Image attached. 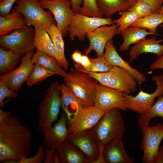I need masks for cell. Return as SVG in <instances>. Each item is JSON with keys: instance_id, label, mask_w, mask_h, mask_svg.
Returning a JSON list of instances; mask_svg holds the SVG:
<instances>
[{"instance_id": "cell-1", "label": "cell", "mask_w": 163, "mask_h": 163, "mask_svg": "<svg viewBox=\"0 0 163 163\" xmlns=\"http://www.w3.org/2000/svg\"><path fill=\"white\" fill-rule=\"evenodd\" d=\"M32 140L31 128L10 116L0 125V162L18 163L22 157H27Z\"/></svg>"}, {"instance_id": "cell-2", "label": "cell", "mask_w": 163, "mask_h": 163, "mask_svg": "<svg viewBox=\"0 0 163 163\" xmlns=\"http://www.w3.org/2000/svg\"><path fill=\"white\" fill-rule=\"evenodd\" d=\"M120 110L115 108L106 112L91 129L98 146L104 147L111 140L123 137L125 126Z\"/></svg>"}, {"instance_id": "cell-3", "label": "cell", "mask_w": 163, "mask_h": 163, "mask_svg": "<svg viewBox=\"0 0 163 163\" xmlns=\"http://www.w3.org/2000/svg\"><path fill=\"white\" fill-rule=\"evenodd\" d=\"M63 79L64 84L70 88L84 107L94 105L95 88L98 83L96 80L73 68Z\"/></svg>"}, {"instance_id": "cell-4", "label": "cell", "mask_w": 163, "mask_h": 163, "mask_svg": "<svg viewBox=\"0 0 163 163\" xmlns=\"http://www.w3.org/2000/svg\"><path fill=\"white\" fill-rule=\"evenodd\" d=\"M60 85L56 81L50 83L41 102L38 111V129L43 133L57 119L61 104Z\"/></svg>"}, {"instance_id": "cell-5", "label": "cell", "mask_w": 163, "mask_h": 163, "mask_svg": "<svg viewBox=\"0 0 163 163\" xmlns=\"http://www.w3.org/2000/svg\"><path fill=\"white\" fill-rule=\"evenodd\" d=\"M85 73L99 83L130 94L136 89L137 82L129 72L119 67L113 66L109 71L104 72H87Z\"/></svg>"}, {"instance_id": "cell-6", "label": "cell", "mask_w": 163, "mask_h": 163, "mask_svg": "<svg viewBox=\"0 0 163 163\" xmlns=\"http://www.w3.org/2000/svg\"><path fill=\"white\" fill-rule=\"evenodd\" d=\"M39 0H18L16 2L17 5L13 8L12 11H17L21 13L29 26L46 29L52 24L56 25L52 13L49 10L45 11Z\"/></svg>"}, {"instance_id": "cell-7", "label": "cell", "mask_w": 163, "mask_h": 163, "mask_svg": "<svg viewBox=\"0 0 163 163\" xmlns=\"http://www.w3.org/2000/svg\"><path fill=\"white\" fill-rule=\"evenodd\" d=\"M112 17L100 18L89 17L78 12L75 13L69 25L68 34L70 40H75V37L83 41L87 34L104 25L114 24Z\"/></svg>"}, {"instance_id": "cell-8", "label": "cell", "mask_w": 163, "mask_h": 163, "mask_svg": "<svg viewBox=\"0 0 163 163\" xmlns=\"http://www.w3.org/2000/svg\"><path fill=\"white\" fill-rule=\"evenodd\" d=\"M34 28L29 26L0 36V44L5 48L22 55L34 50Z\"/></svg>"}, {"instance_id": "cell-9", "label": "cell", "mask_w": 163, "mask_h": 163, "mask_svg": "<svg viewBox=\"0 0 163 163\" xmlns=\"http://www.w3.org/2000/svg\"><path fill=\"white\" fill-rule=\"evenodd\" d=\"M94 106L106 112L115 108L127 109L123 92L99 83L96 87Z\"/></svg>"}, {"instance_id": "cell-10", "label": "cell", "mask_w": 163, "mask_h": 163, "mask_svg": "<svg viewBox=\"0 0 163 163\" xmlns=\"http://www.w3.org/2000/svg\"><path fill=\"white\" fill-rule=\"evenodd\" d=\"M43 9H47L53 14L56 26L63 38L68 34L69 25L75 12L70 0H40Z\"/></svg>"}, {"instance_id": "cell-11", "label": "cell", "mask_w": 163, "mask_h": 163, "mask_svg": "<svg viewBox=\"0 0 163 163\" xmlns=\"http://www.w3.org/2000/svg\"><path fill=\"white\" fill-rule=\"evenodd\" d=\"M152 79L156 83V88L152 93L140 91L135 96L124 93L127 109L142 115L146 113L155 103V99L163 94V79L154 76Z\"/></svg>"}, {"instance_id": "cell-12", "label": "cell", "mask_w": 163, "mask_h": 163, "mask_svg": "<svg viewBox=\"0 0 163 163\" xmlns=\"http://www.w3.org/2000/svg\"><path fill=\"white\" fill-rule=\"evenodd\" d=\"M142 137L141 148L143 154L142 162L143 163H153L160 144L163 139V124L149 126L141 130Z\"/></svg>"}, {"instance_id": "cell-13", "label": "cell", "mask_w": 163, "mask_h": 163, "mask_svg": "<svg viewBox=\"0 0 163 163\" xmlns=\"http://www.w3.org/2000/svg\"><path fill=\"white\" fill-rule=\"evenodd\" d=\"M34 51L27 53L21 58V63L17 68L1 75L0 80L5 82L8 88L14 91H17L23 83L26 81L35 65L31 61Z\"/></svg>"}, {"instance_id": "cell-14", "label": "cell", "mask_w": 163, "mask_h": 163, "mask_svg": "<svg viewBox=\"0 0 163 163\" xmlns=\"http://www.w3.org/2000/svg\"><path fill=\"white\" fill-rule=\"evenodd\" d=\"M118 27L115 24L104 25L88 34L86 37L89 45L87 49H85V54L88 55L91 51L94 50L97 57L103 56L107 43L117 34Z\"/></svg>"}, {"instance_id": "cell-15", "label": "cell", "mask_w": 163, "mask_h": 163, "mask_svg": "<svg viewBox=\"0 0 163 163\" xmlns=\"http://www.w3.org/2000/svg\"><path fill=\"white\" fill-rule=\"evenodd\" d=\"M87 157L90 163H94L100 153L99 146L91 129L71 134L68 140Z\"/></svg>"}, {"instance_id": "cell-16", "label": "cell", "mask_w": 163, "mask_h": 163, "mask_svg": "<svg viewBox=\"0 0 163 163\" xmlns=\"http://www.w3.org/2000/svg\"><path fill=\"white\" fill-rule=\"evenodd\" d=\"M106 112L93 106L83 107L68 129L70 134L92 129Z\"/></svg>"}, {"instance_id": "cell-17", "label": "cell", "mask_w": 163, "mask_h": 163, "mask_svg": "<svg viewBox=\"0 0 163 163\" xmlns=\"http://www.w3.org/2000/svg\"><path fill=\"white\" fill-rule=\"evenodd\" d=\"M67 117L64 112L57 123L44 130L43 133L45 148L56 149L59 145L68 140L70 134L67 127Z\"/></svg>"}, {"instance_id": "cell-18", "label": "cell", "mask_w": 163, "mask_h": 163, "mask_svg": "<svg viewBox=\"0 0 163 163\" xmlns=\"http://www.w3.org/2000/svg\"><path fill=\"white\" fill-rule=\"evenodd\" d=\"M60 88L61 107L66 115L69 126L75 121L84 107L69 87L62 84Z\"/></svg>"}, {"instance_id": "cell-19", "label": "cell", "mask_w": 163, "mask_h": 163, "mask_svg": "<svg viewBox=\"0 0 163 163\" xmlns=\"http://www.w3.org/2000/svg\"><path fill=\"white\" fill-rule=\"evenodd\" d=\"M103 56L105 59L113 66L119 67L126 70L134 77L137 83L141 84L146 80V76L131 67L129 62L123 60L117 53L112 40H109L105 48Z\"/></svg>"}, {"instance_id": "cell-20", "label": "cell", "mask_w": 163, "mask_h": 163, "mask_svg": "<svg viewBox=\"0 0 163 163\" xmlns=\"http://www.w3.org/2000/svg\"><path fill=\"white\" fill-rule=\"evenodd\" d=\"M122 139H114L105 146L103 150V156L105 163L135 162V159L127 154Z\"/></svg>"}, {"instance_id": "cell-21", "label": "cell", "mask_w": 163, "mask_h": 163, "mask_svg": "<svg viewBox=\"0 0 163 163\" xmlns=\"http://www.w3.org/2000/svg\"><path fill=\"white\" fill-rule=\"evenodd\" d=\"M163 39L156 40L155 37L144 39L135 44L129 52V62L135 60L140 55L143 53L154 54L159 57L163 55Z\"/></svg>"}, {"instance_id": "cell-22", "label": "cell", "mask_w": 163, "mask_h": 163, "mask_svg": "<svg viewBox=\"0 0 163 163\" xmlns=\"http://www.w3.org/2000/svg\"><path fill=\"white\" fill-rule=\"evenodd\" d=\"M34 28V45L35 49L53 57L61 66L57 52L46 29L38 27Z\"/></svg>"}, {"instance_id": "cell-23", "label": "cell", "mask_w": 163, "mask_h": 163, "mask_svg": "<svg viewBox=\"0 0 163 163\" xmlns=\"http://www.w3.org/2000/svg\"><path fill=\"white\" fill-rule=\"evenodd\" d=\"M60 163H89L87 157L68 140L57 148Z\"/></svg>"}, {"instance_id": "cell-24", "label": "cell", "mask_w": 163, "mask_h": 163, "mask_svg": "<svg viewBox=\"0 0 163 163\" xmlns=\"http://www.w3.org/2000/svg\"><path fill=\"white\" fill-rule=\"evenodd\" d=\"M29 26L23 15L18 11H12L8 15L0 16V36L7 35L16 30L26 28Z\"/></svg>"}, {"instance_id": "cell-25", "label": "cell", "mask_w": 163, "mask_h": 163, "mask_svg": "<svg viewBox=\"0 0 163 163\" xmlns=\"http://www.w3.org/2000/svg\"><path fill=\"white\" fill-rule=\"evenodd\" d=\"M146 30L145 28L129 27L122 31L120 34L123 40L120 46V51H126L131 44L137 43L148 35H154Z\"/></svg>"}, {"instance_id": "cell-26", "label": "cell", "mask_w": 163, "mask_h": 163, "mask_svg": "<svg viewBox=\"0 0 163 163\" xmlns=\"http://www.w3.org/2000/svg\"><path fill=\"white\" fill-rule=\"evenodd\" d=\"M34 64H37L55 72L56 75L64 77L67 73L63 68L54 58L43 52L37 50L31 59Z\"/></svg>"}, {"instance_id": "cell-27", "label": "cell", "mask_w": 163, "mask_h": 163, "mask_svg": "<svg viewBox=\"0 0 163 163\" xmlns=\"http://www.w3.org/2000/svg\"><path fill=\"white\" fill-rule=\"evenodd\" d=\"M21 54L0 47V73L2 75L7 73L14 69L21 61Z\"/></svg>"}, {"instance_id": "cell-28", "label": "cell", "mask_w": 163, "mask_h": 163, "mask_svg": "<svg viewBox=\"0 0 163 163\" xmlns=\"http://www.w3.org/2000/svg\"><path fill=\"white\" fill-rule=\"evenodd\" d=\"M46 29L57 52L61 66L66 71L69 66V62L65 56L64 42L62 34L55 24H52Z\"/></svg>"}, {"instance_id": "cell-29", "label": "cell", "mask_w": 163, "mask_h": 163, "mask_svg": "<svg viewBox=\"0 0 163 163\" xmlns=\"http://www.w3.org/2000/svg\"><path fill=\"white\" fill-rule=\"evenodd\" d=\"M100 10L106 18L117 12L127 10L131 6L124 0H96Z\"/></svg>"}, {"instance_id": "cell-30", "label": "cell", "mask_w": 163, "mask_h": 163, "mask_svg": "<svg viewBox=\"0 0 163 163\" xmlns=\"http://www.w3.org/2000/svg\"><path fill=\"white\" fill-rule=\"evenodd\" d=\"M162 24H163V14L152 13L137 19L129 27L145 28L154 35H157V28Z\"/></svg>"}, {"instance_id": "cell-31", "label": "cell", "mask_w": 163, "mask_h": 163, "mask_svg": "<svg viewBox=\"0 0 163 163\" xmlns=\"http://www.w3.org/2000/svg\"><path fill=\"white\" fill-rule=\"evenodd\" d=\"M158 117L163 119V94L158 97L156 102L146 113L140 115L137 124L141 130L149 126L152 119Z\"/></svg>"}, {"instance_id": "cell-32", "label": "cell", "mask_w": 163, "mask_h": 163, "mask_svg": "<svg viewBox=\"0 0 163 163\" xmlns=\"http://www.w3.org/2000/svg\"><path fill=\"white\" fill-rule=\"evenodd\" d=\"M56 75L53 71L40 65L35 64L34 67L26 82L28 87L43 81L53 75Z\"/></svg>"}, {"instance_id": "cell-33", "label": "cell", "mask_w": 163, "mask_h": 163, "mask_svg": "<svg viewBox=\"0 0 163 163\" xmlns=\"http://www.w3.org/2000/svg\"><path fill=\"white\" fill-rule=\"evenodd\" d=\"M121 17L119 18L114 20V24L118 27L117 34L129 27L136 20L139 18L138 16L134 12L126 10L119 12Z\"/></svg>"}, {"instance_id": "cell-34", "label": "cell", "mask_w": 163, "mask_h": 163, "mask_svg": "<svg viewBox=\"0 0 163 163\" xmlns=\"http://www.w3.org/2000/svg\"><path fill=\"white\" fill-rule=\"evenodd\" d=\"M78 12L91 17L103 18L104 15L99 8L96 0H82V6Z\"/></svg>"}, {"instance_id": "cell-35", "label": "cell", "mask_w": 163, "mask_h": 163, "mask_svg": "<svg viewBox=\"0 0 163 163\" xmlns=\"http://www.w3.org/2000/svg\"><path fill=\"white\" fill-rule=\"evenodd\" d=\"M90 59L91 64L90 67L86 70L81 71L85 73L104 72L110 71L113 66L105 59L103 56Z\"/></svg>"}, {"instance_id": "cell-36", "label": "cell", "mask_w": 163, "mask_h": 163, "mask_svg": "<svg viewBox=\"0 0 163 163\" xmlns=\"http://www.w3.org/2000/svg\"><path fill=\"white\" fill-rule=\"evenodd\" d=\"M128 10L135 13L139 18L145 17L152 13V11L150 6L145 2L137 0L136 2L131 6Z\"/></svg>"}, {"instance_id": "cell-37", "label": "cell", "mask_w": 163, "mask_h": 163, "mask_svg": "<svg viewBox=\"0 0 163 163\" xmlns=\"http://www.w3.org/2000/svg\"><path fill=\"white\" fill-rule=\"evenodd\" d=\"M18 93L10 89L4 82L0 80V106L3 108L6 105L3 100L6 97H9V100L12 98H16Z\"/></svg>"}, {"instance_id": "cell-38", "label": "cell", "mask_w": 163, "mask_h": 163, "mask_svg": "<svg viewBox=\"0 0 163 163\" xmlns=\"http://www.w3.org/2000/svg\"><path fill=\"white\" fill-rule=\"evenodd\" d=\"M45 152V147L40 144L39 145L38 151L35 155L30 158L22 157L18 163H41L44 161Z\"/></svg>"}, {"instance_id": "cell-39", "label": "cell", "mask_w": 163, "mask_h": 163, "mask_svg": "<svg viewBox=\"0 0 163 163\" xmlns=\"http://www.w3.org/2000/svg\"><path fill=\"white\" fill-rule=\"evenodd\" d=\"M18 0H3L0 3V15L4 16L9 14L12 7Z\"/></svg>"}, {"instance_id": "cell-40", "label": "cell", "mask_w": 163, "mask_h": 163, "mask_svg": "<svg viewBox=\"0 0 163 163\" xmlns=\"http://www.w3.org/2000/svg\"><path fill=\"white\" fill-rule=\"evenodd\" d=\"M147 3L151 7L152 13H159L161 8L163 0H142Z\"/></svg>"}, {"instance_id": "cell-41", "label": "cell", "mask_w": 163, "mask_h": 163, "mask_svg": "<svg viewBox=\"0 0 163 163\" xmlns=\"http://www.w3.org/2000/svg\"><path fill=\"white\" fill-rule=\"evenodd\" d=\"M56 150V149L54 148H45L44 163H54V157Z\"/></svg>"}, {"instance_id": "cell-42", "label": "cell", "mask_w": 163, "mask_h": 163, "mask_svg": "<svg viewBox=\"0 0 163 163\" xmlns=\"http://www.w3.org/2000/svg\"><path fill=\"white\" fill-rule=\"evenodd\" d=\"M149 69L151 70L158 69L163 70V55L150 65ZM159 76L163 79V72Z\"/></svg>"}, {"instance_id": "cell-43", "label": "cell", "mask_w": 163, "mask_h": 163, "mask_svg": "<svg viewBox=\"0 0 163 163\" xmlns=\"http://www.w3.org/2000/svg\"><path fill=\"white\" fill-rule=\"evenodd\" d=\"M72 8L75 13L78 12L82 4V0H70Z\"/></svg>"}, {"instance_id": "cell-44", "label": "cell", "mask_w": 163, "mask_h": 163, "mask_svg": "<svg viewBox=\"0 0 163 163\" xmlns=\"http://www.w3.org/2000/svg\"><path fill=\"white\" fill-rule=\"evenodd\" d=\"M82 55L81 52L77 50L75 51L71 55V58L76 64L80 63Z\"/></svg>"}, {"instance_id": "cell-45", "label": "cell", "mask_w": 163, "mask_h": 163, "mask_svg": "<svg viewBox=\"0 0 163 163\" xmlns=\"http://www.w3.org/2000/svg\"><path fill=\"white\" fill-rule=\"evenodd\" d=\"M11 115L9 111L5 112L2 109H0V125L3 124L8 117Z\"/></svg>"}, {"instance_id": "cell-46", "label": "cell", "mask_w": 163, "mask_h": 163, "mask_svg": "<svg viewBox=\"0 0 163 163\" xmlns=\"http://www.w3.org/2000/svg\"><path fill=\"white\" fill-rule=\"evenodd\" d=\"M153 163H163V149L161 147L159 149Z\"/></svg>"}, {"instance_id": "cell-47", "label": "cell", "mask_w": 163, "mask_h": 163, "mask_svg": "<svg viewBox=\"0 0 163 163\" xmlns=\"http://www.w3.org/2000/svg\"><path fill=\"white\" fill-rule=\"evenodd\" d=\"M100 153L97 159L94 163H105L103 156L104 147L99 146Z\"/></svg>"}, {"instance_id": "cell-48", "label": "cell", "mask_w": 163, "mask_h": 163, "mask_svg": "<svg viewBox=\"0 0 163 163\" xmlns=\"http://www.w3.org/2000/svg\"><path fill=\"white\" fill-rule=\"evenodd\" d=\"M54 163H60V160L58 152H56L54 157Z\"/></svg>"}, {"instance_id": "cell-49", "label": "cell", "mask_w": 163, "mask_h": 163, "mask_svg": "<svg viewBox=\"0 0 163 163\" xmlns=\"http://www.w3.org/2000/svg\"><path fill=\"white\" fill-rule=\"evenodd\" d=\"M127 2L131 6L133 5L137 1V0H124Z\"/></svg>"}, {"instance_id": "cell-50", "label": "cell", "mask_w": 163, "mask_h": 163, "mask_svg": "<svg viewBox=\"0 0 163 163\" xmlns=\"http://www.w3.org/2000/svg\"><path fill=\"white\" fill-rule=\"evenodd\" d=\"M159 13L161 14H163V1L162 6Z\"/></svg>"}, {"instance_id": "cell-51", "label": "cell", "mask_w": 163, "mask_h": 163, "mask_svg": "<svg viewBox=\"0 0 163 163\" xmlns=\"http://www.w3.org/2000/svg\"><path fill=\"white\" fill-rule=\"evenodd\" d=\"M159 28H162L163 27V24H160L158 27Z\"/></svg>"}, {"instance_id": "cell-52", "label": "cell", "mask_w": 163, "mask_h": 163, "mask_svg": "<svg viewBox=\"0 0 163 163\" xmlns=\"http://www.w3.org/2000/svg\"><path fill=\"white\" fill-rule=\"evenodd\" d=\"M161 147L163 149V145H162Z\"/></svg>"}, {"instance_id": "cell-53", "label": "cell", "mask_w": 163, "mask_h": 163, "mask_svg": "<svg viewBox=\"0 0 163 163\" xmlns=\"http://www.w3.org/2000/svg\"><path fill=\"white\" fill-rule=\"evenodd\" d=\"M3 0H0V2H2V1Z\"/></svg>"}]
</instances>
